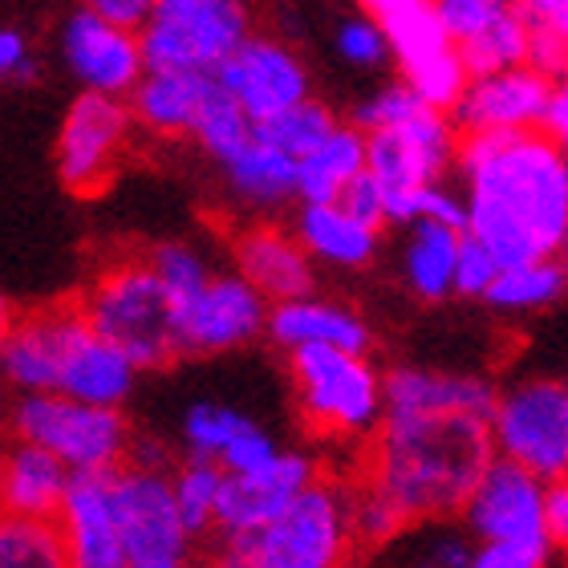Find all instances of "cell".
<instances>
[{
  "instance_id": "22",
  "label": "cell",
  "mask_w": 568,
  "mask_h": 568,
  "mask_svg": "<svg viewBox=\"0 0 568 568\" xmlns=\"http://www.w3.org/2000/svg\"><path fill=\"white\" fill-rule=\"evenodd\" d=\"M264 333L273 337V345H281L284 354L296 349H342V354H369V325L362 313L333 301V296H296L284 305L268 308Z\"/></svg>"
},
{
  "instance_id": "38",
  "label": "cell",
  "mask_w": 568,
  "mask_h": 568,
  "mask_svg": "<svg viewBox=\"0 0 568 568\" xmlns=\"http://www.w3.org/2000/svg\"><path fill=\"white\" fill-rule=\"evenodd\" d=\"M0 568H65L53 520H21L0 511Z\"/></svg>"
},
{
  "instance_id": "45",
  "label": "cell",
  "mask_w": 568,
  "mask_h": 568,
  "mask_svg": "<svg viewBox=\"0 0 568 568\" xmlns=\"http://www.w3.org/2000/svg\"><path fill=\"white\" fill-rule=\"evenodd\" d=\"M33 78V45L17 24H0V82Z\"/></svg>"
},
{
  "instance_id": "13",
  "label": "cell",
  "mask_w": 568,
  "mask_h": 568,
  "mask_svg": "<svg viewBox=\"0 0 568 568\" xmlns=\"http://www.w3.org/2000/svg\"><path fill=\"white\" fill-rule=\"evenodd\" d=\"M545 487L536 475L491 459L463 504V528L471 545H548Z\"/></svg>"
},
{
  "instance_id": "28",
  "label": "cell",
  "mask_w": 568,
  "mask_h": 568,
  "mask_svg": "<svg viewBox=\"0 0 568 568\" xmlns=\"http://www.w3.org/2000/svg\"><path fill=\"white\" fill-rule=\"evenodd\" d=\"M362 175H366V134L354 131L349 122H337V131L296 163V200L342 203V195Z\"/></svg>"
},
{
  "instance_id": "50",
  "label": "cell",
  "mask_w": 568,
  "mask_h": 568,
  "mask_svg": "<svg viewBox=\"0 0 568 568\" xmlns=\"http://www.w3.org/2000/svg\"><path fill=\"white\" fill-rule=\"evenodd\" d=\"M12 321H17V308H12V301L4 293H0V345H4V337H9Z\"/></svg>"
},
{
  "instance_id": "41",
  "label": "cell",
  "mask_w": 568,
  "mask_h": 568,
  "mask_svg": "<svg viewBox=\"0 0 568 568\" xmlns=\"http://www.w3.org/2000/svg\"><path fill=\"white\" fill-rule=\"evenodd\" d=\"M423 106L410 90H406L403 82H386V85H378L369 98H362V106H357V114H354V131H362V134H382V131H390V126H398V122H406L415 110Z\"/></svg>"
},
{
  "instance_id": "18",
  "label": "cell",
  "mask_w": 568,
  "mask_h": 568,
  "mask_svg": "<svg viewBox=\"0 0 568 568\" xmlns=\"http://www.w3.org/2000/svg\"><path fill=\"white\" fill-rule=\"evenodd\" d=\"M548 78H540L528 65L504 73H487V78H467L459 102L447 110L455 131L463 134H528L540 126L545 102L552 94Z\"/></svg>"
},
{
  "instance_id": "8",
  "label": "cell",
  "mask_w": 568,
  "mask_h": 568,
  "mask_svg": "<svg viewBox=\"0 0 568 568\" xmlns=\"http://www.w3.org/2000/svg\"><path fill=\"white\" fill-rule=\"evenodd\" d=\"M491 455L540 484H560L568 471V386L565 378H520L496 394L491 418Z\"/></svg>"
},
{
  "instance_id": "5",
  "label": "cell",
  "mask_w": 568,
  "mask_h": 568,
  "mask_svg": "<svg viewBox=\"0 0 568 568\" xmlns=\"http://www.w3.org/2000/svg\"><path fill=\"white\" fill-rule=\"evenodd\" d=\"M9 426L17 443L45 450L49 459H58L70 471V479L122 471L134 443L122 410H98L58 394L17 398L9 406Z\"/></svg>"
},
{
  "instance_id": "29",
  "label": "cell",
  "mask_w": 568,
  "mask_h": 568,
  "mask_svg": "<svg viewBox=\"0 0 568 568\" xmlns=\"http://www.w3.org/2000/svg\"><path fill=\"white\" fill-rule=\"evenodd\" d=\"M459 240H463V232H450V227L410 224L406 244H403V281L418 301L438 305V301L455 296V256H459Z\"/></svg>"
},
{
  "instance_id": "2",
  "label": "cell",
  "mask_w": 568,
  "mask_h": 568,
  "mask_svg": "<svg viewBox=\"0 0 568 568\" xmlns=\"http://www.w3.org/2000/svg\"><path fill=\"white\" fill-rule=\"evenodd\" d=\"M467 227L499 268L557 261L568 240V159L545 134H463L455 151Z\"/></svg>"
},
{
  "instance_id": "30",
  "label": "cell",
  "mask_w": 568,
  "mask_h": 568,
  "mask_svg": "<svg viewBox=\"0 0 568 568\" xmlns=\"http://www.w3.org/2000/svg\"><path fill=\"white\" fill-rule=\"evenodd\" d=\"M455 53H459L467 78H487V73H504L524 65V58H528V29H524L516 4L496 0L491 17Z\"/></svg>"
},
{
  "instance_id": "39",
  "label": "cell",
  "mask_w": 568,
  "mask_h": 568,
  "mask_svg": "<svg viewBox=\"0 0 568 568\" xmlns=\"http://www.w3.org/2000/svg\"><path fill=\"white\" fill-rule=\"evenodd\" d=\"M252 134H256V126H252V122L240 114L236 102L212 82V94L203 98L200 114H195V122H191V139L200 142L215 163H227Z\"/></svg>"
},
{
  "instance_id": "9",
  "label": "cell",
  "mask_w": 568,
  "mask_h": 568,
  "mask_svg": "<svg viewBox=\"0 0 568 568\" xmlns=\"http://www.w3.org/2000/svg\"><path fill=\"white\" fill-rule=\"evenodd\" d=\"M366 12L386 37V58L403 73L398 82L423 106L447 114L467 85V70H463L459 53L438 24L435 4H426V0H369Z\"/></svg>"
},
{
  "instance_id": "43",
  "label": "cell",
  "mask_w": 568,
  "mask_h": 568,
  "mask_svg": "<svg viewBox=\"0 0 568 568\" xmlns=\"http://www.w3.org/2000/svg\"><path fill=\"white\" fill-rule=\"evenodd\" d=\"M496 273H499V264L491 261V252H487L484 244H475L471 236H463L459 256H455V293L479 296V301H484V293L491 288Z\"/></svg>"
},
{
  "instance_id": "19",
  "label": "cell",
  "mask_w": 568,
  "mask_h": 568,
  "mask_svg": "<svg viewBox=\"0 0 568 568\" xmlns=\"http://www.w3.org/2000/svg\"><path fill=\"white\" fill-rule=\"evenodd\" d=\"M134 366L126 357L98 337L90 325L82 321L78 305H73V317L65 325V337H61V354L58 369H53V390L58 398H70V403L98 406V410H122V403L134 394Z\"/></svg>"
},
{
  "instance_id": "24",
  "label": "cell",
  "mask_w": 568,
  "mask_h": 568,
  "mask_svg": "<svg viewBox=\"0 0 568 568\" xmlns=\"http://www.w3.org/2000/svg\"><path fill=\"white\" fill-rule=\"evenodd\" d=\"M293 240L301 244L313 268L329 264V268H366L378 256L382 227L362 224L349 215L342 203H301L293 215Z\"/></svg>"
},
{
  "instance_id": "51",
  "label": "cell",
  "mask_w": 568,
  "mask_h": 568,
  "mask_svg": "<svg viewBox=\"0 0 568 568\" xmlns=\"http://www.w3.org/2000/svg\"><path fill=\"white\" fill-rule=\"evenodd\" d=\"M0 426H9V398H4V386H0Z\"/></svg>"
},
{
  "instance_id": "7",
  "label": "cell",
  "mask_w": 568,
  "mask_h": 568,
  "mask_svg": "<svg viewBox=\"0 0 568 568\" xmlns=\"http://www.w3.org/2000/svg\"><path fill=\"white\" fill-rule=\"evenodd\" d=\"M296 406L325 438H374L382 423V369L369 354L342 349H296L288 354Z\"/></svg>"
},
{
  "instance_id": "17",
  "label": "cell",
  "mask_w": 568,
  "mask_h": 568,
  "mask_svg": "<svg viewBox=\"0 0 568 568\" xmlns=\"http://www.w3.org/2000/svg\"><path fill=\"white\" fill-rule=\"evenodd\" d=\"M321 479V467L308 450H281L268 467L248 475H224L220 484V504H215V532L224 540L248 536L276 520L308 484Z\"/></svg>"
},
{
  "instance_id": "31",
  "label": "cell",
  "mask_w": 568,
  "mask_h": 568,
  "mask_svg": "<svg viewBox=\"0 0 568 568\" xmlns=\"http://www.w3.org/2000/svg\"><path fill=\"white\" fill-rule=\"evenodd\" d=\"M565 264L557 261H528V264H511V268H499L491 288L484 293L487 308L496 313H508V317H528V313H545L565 296Z\"/></svg>"
},
{
  "instance_id": "23",
  "label": "cell",
  "mask_w": 568,
  "mask_h": 568,
  "mask_svg": "<svg viewBox=\"0 0 568 568\" xmlns=\"http://www.w3.org/2000/svg\"><path fill=\"white\" fill-rule=\"evenodd\" d=\"M73 317V305H49L12 321L9 337L0 345V386L17 390V398L53 390L61 337Z\"/></svg>"
},
{
  "instance_id": "46",
  "label": "cell",
  "mask_w": 568,
  "mask_h": 568,
  "mask_svg": "<svg viewBox=\"0 0 568 568\" xmlns=\"http://www.w3.org/2000/svg\"><path fill=\"white\" fill-rule=\"evenodd\" d=\"M342 207L349 215H357L362 224L382 227V187H378V179H374V175L354 179V187L342 195Z\"/></svg>"
},
{
  "instance_id": "14",
  "label": "cell",
  "mask_w": 568,
  "mask_h": 568,
  "mask_svg": "<svg viewBox=\"0 0 568 568\" xmlns=\"http://www.w3.org/2000/svg\"><path fill=\"white\" fill-rule=\"evenodd\" d=\"M268 305L236 273H215L200 293L175 305L179 357H215L264 337Z\"/></svg>"
},
{
  "instance_id": "49",
  "label": "cell",
  "mask_w": 568,
  "mask_h": 568,
  "mask_svg": "<svg viewBox=\"0 0 568 568\" xmlns=\"http://www.w3.org/2000/svg\"><path fill=\"white\" fill-rule=\"evenodd\" d=\"M536 134H545L548 142L565 146V139H568V85L565 82L552 85V94H548V102H545V114H540Z\"/></svg>"
},
{
  "instance_id": "25",
  "label": "cell",
  "mask_w": 568,
  "mask_h": 568,
  "mask_svg": "<svg viewBox=\"0 0 568 568\" xmlns=\"http://www.w3.org/2000/svg\"><path fill=\"white\" fill-rule=\"evenodd\" d=\"M70 487V471L45 450L17 443L0 447V511L21 520H53Z\"/></svg>"
},
{
  "instance_id": "15",
  "label": "cell",
  "mask_w": 568,
  "mask_h": 568,
  "mask_svg": "<svg viewBox=\"0 0 568 568\" xmlns=\"http://www.w3.org/2000/svg\"><path fill=\"white\" fill-rule=\"evenodd\" d=\"M459 131L443 110L418 106L415 114L382 134H366V175L378 179V187L406 191L426 183H447L455 171Z\"/></svg>"
},
{
  "instance_id": "44",
  "label": "cell",
  "mask_w": 568,
  "mask_h": 568,
  "mask_svg": "<svg viewBox=\"0 0 568 568\" xmlns=\"http://www.w3.org/2000/svg\"><path fill=\"white\" fill-rule=\"evenodd\" d=\"M552 548L545 545H475L467 568H548Z\"/></svg>"
},
{
  "instance_id": "11",
  "label": "cell",
  "mask_w": 568,
  "mask_h": 568,
  "mask_svg": "<svg viewBox=\"0 0 568 568\" xmlns=\"http://www.w3.org/2000/svg\"><path fill=\"white\" fill-rule=\"evenodd\" d=\"M212 82L236 102L240 114L252 126H264L276 114H284V110L301 106L305 98H313L301 53L293 45H284L281 37L256 33V29L232 49V58L215 70Z\"/></svg>"
},
{
  "instance_id": "21",
  "label": "cell",
  "mask_w": 568,
  "mask_h": 568,
  "mask_svg": "<svg viewBox=\"0 0 568 568\" xmlns=\"http://www.w3.org/2000/svg\"><path fill=\"white\" fill-rule=\"evenodd\" d=\"M232 261H236L240 281L248 284L268 308L308 296L317 288V268L301 252L293 232L281 224H268V220L240 227L236 240H232Z\"/></svg>"
},
{
  "instance_id": "47",
  "label": "cell",
  "mask_w": 568,
  "mask_h": 568,
  "mask_svg": "<svg viewBox=\"0 0 568 568\" xmlns=\"http://www.w3.org/2000/svg\"><path fill=\"white\" fill-rule=\"evenodd\" d=\"M90 9L102 17L114 29H126V33H139L146 12H151V0H94Z\"/></svg>"
},
{
  "instance_id": "16",
  "label": "cell",
  "mask_w": 568,
  "mask_h": 568,
  "mask_svg": "<svg viewBox=\"0 0 568 568\" xmlns=\"http://www.w3.org/2000/svg\"><path fill=\"white\" fill-rule=\"evenodd\" d=\"M61 61L82 82V94L126 98L142 82V53L139 37L126 29H114L98 17L90 4L73 9L61 21Z\"/></svg>"
},
{
  "instance_id": "1",
  "label": "cell",
  "mask_w": 568,
  "mask_h": 568,
  "mask_svg": "<svg viewBox=\"0 0 568 568\" xmlns=\"http://www.w3.org/2000/svg\"><path fill=\"white\" fill-rule=\"evenodd\" d=\"M496 386L459 369L398 366L382 374V423L366 455V484L406 524L455 520L491 455L487 418Z\"/></svg>"
},
{
  "instance_id": "34",
  "label": "cell",
  "mask_w": 568,
  "mask_h": 568,
  "mask_svg": "<svg viewBox=\"0 0 568 568\" xmlns=\"http://www.w3.org/2000/svg\"><path fill=\"white\" fill-rule=\"evenodd\" d=\"M142 261H146V268L154 273V281L163 284L171 308L183 305L187 296H195L203 284L215 276L212 256L203 248H195V244H187V240H163V244H154Z\"/></svg>"
},
{
  "instance_id": "6",
  "label": "cell",
  "mask_w": 568,
  "mask_h": 568,
  "mask_svg": "<svg viewBox=\"0 0 568 568\" xmlns=\"http://www.w3.org/2000/svg\"><path fill=\"white\" fill-rule=\"evenodd\" d=\"M248 33L252 17L236 0H154L134 37L146 73L215 78Z\"/></svg>"
},
{
  "instance_id": "33",
  "label": "cell",
  "mask_w": 568,
  "mask_h": 568,
  "mask_svg": "<svg viewBox=\"0 0 568 568\" xmlns=\"http://www.w3.org/2000/svg\"><path fill=\"white\" fill-rule=\"evenodd\" d=\"M528 29V58L524 65L548 82H565L568 65V4L565 0H524L516 4Z\"/></svg>"
},
{
  "instance_id": "4",
  "label": "cell",
  "mask_w": 568,
  "mask_h": 568,
  "mask_svg": "<svg viewBox=\"0 0 568 568\" xmlns=\"http://www.w3.org/2000/svg\"><path fill=\"white\" fill-rule=\"evenodd\" d=\"M78 313L102 342L131 362L134 374L163 369L179 357L175 308L142 256L110 261L82 293Z\"/></svg>"
},
{
  "instance_id": "36",
  "label": "cell",
  "mask_w": 568,
  "mask_h": 568,
  "mask_svg": "<svg viewBox=\"0 0 568 568\" xmlns=\"http://www.w3.org/2000/svg\"><path fill=\"white\" fill-rule=\"evenodd\" d=\"M333 131H337V114H333L325 102H317V98H305L301 106L284 110L273 122L256 126V134H261L268 146H276L281 154H288L293 163H301L308 151H317Z\"/></svg>"
},
{
  "instance_id": "48",
  "label": "cell",
  "mask_w": 568,
  "mask_h": 568,
  "mask_svg": "<svg viewBox=\"0 0 568 568\" xmlns=\"http://www.w3.org/2000/svg\"><path fill=\"white\" fill-rule=\"evenodd\" d=\"M545 532L552 548L568 540V484L565 479L545 487Z\"/></svg>"
},
{
  "instance_id": "42",
  "label": "cell",
  "mask_w": 568,
  "mask_h": 568,
  "mask_svg": "<svg viewBox=\"0 0 568 568\" xmlns=\"http://www.w3.org/2000/svg\"><path fill=\"white\" fill-rule=\"evenodd\" d=\"M333 45H337L342 61H349L354 70H378V65L390 61L386 58V37H382V29L374 24V17H369L366 9L354 12V17H345V21L337 24Z\"/></svg>"
},
{
  "instance_id": "27",
  "label": "cell",
  "mask_w": 568,
  "mask_h": 568,
  "mask_svg": "<svg viewBox=\"0 0 568 568\" xmlns=\"http://www.w3.org/2000/svg\"><path fill=\"white\" fill-rule=\"evenodd\" d=\"M220 171H224L227 191L256 212H276L288 200H296V163L268 146L261 134H252L227 163H220Z\"/></svg>"
},
{
  "instance_id": "20",
  "label": "cell",
  "mask_w": 568,
  "mask_h": 568,
  "mask_svg": "<svg viewBox=\"0 0 568 568\" xmlns=\"http://www.w3.org/2000/svg\"><path fill=\"white\" fill-rule=\"evenodd\" d=\"M53 528H58L61 552H65V568H126L110 475L70 479L65 499L53 516Z\"/></svg>"
},
{
  "instance_id": "3",
  "label": "cell",
  "mask_w": 568,
  "mask_h": 568,
  "mask_svg": "<svg viewBox=\"0 0 568 568\" xmlns=\"http://www.w3.org/2000/svg\"><path fill=\"white\" fill-rule=\"evenodd\" d=\"M349 487L321 475L264 528L224 540L215 568H349Z\"/></svg>"
},
{
  "instance_id": "40",
  "label": "cell",
  "mask_w": 568,
  "mask_h": 568,
  "mask_svg": "<svg viewBox=\"0 0 568 568\" xmlns=\"http://www.w3.org/2000/svg\"><path fill=\"white\" fill-rule=\"evenodd\" d=\"M349 528H354V545L386 548L390 540H398L410 524H406L403 511L394 508L382 491L362 484V487H349Z\"/></svg>"
},
{
  "instance_id": "32",
  "label": "cell",
  "mask_w": 568,
  "mask_h": 568,
  "mask_svg": "<svg viewBox=\"0 0 568 568\" xmlns=\"http://www.w3.org/2000/svg\"><path fill=\"white\" fill-rule=\"evenodd\" d=\"M471 548V536L463 532L459 524L426 520L410 524L398 540H390L378 552L382 560H390V568H467Z\"/></svg>"
},
{
  "instance_id": "35",
  "label": "cell",
  "mask_w": 568,
  "mask_h": 568,
  "mask_svg": "<svg viewBox=\"0 0 568 568\" xmlns=\"http://www.w3.org/2000/svg\"><path fill=\"white\" fill-rule=\"evenodd\" d=\"M252 418L236 406L224 403H191L187 415H183V447H187V459L195 463H212L220 467L224 450L236 443V435L248 426Z\"/></svg>"
},
{
  "instance_id": "10",
  "label": "cell",
  "mask_w": 568,
  "mask_h": 568,
  "mask_svg": "<svg viewBox=\"0 0 568 568\" xmlns=\"http://www.w3.org/2000/svg\"><path fill=\"white\" fill-rule=\"evenodd\" d=\"M126 568H191L195 536L183 528L166 471L122 467L110 475Z\"/></svg>"
},
{
  "instance_id": "26",
  "label": "cell",
  "mask_w": 568,
  "mask_h": 568,
  "mask_svg": "<svg viewBox=\"0 0 568 568\" xmlns=\"http://www.w3.org/2000/svg\"><path fill=\"white\" fill-rule=\"evenodd\" d=\"M207 94H212V78H200V73H142V82L126 94V114L163 139L191 134V122Z\"/></svg>"
},
{
  "instance_id": "37",
  "label": "cell",
  "mask_w": 568,
  "mask_h": 568,
  "mask_svg": "<svg viewBox=\"0 0 568 568\" xmlns=\"http://www.w3.org/2000/svg\"><path fill=\"white\" fill-rule=\"evenodd\" d=\"M166 484H171V499H175V511L183 528L191 536H203L215 524V504H220V484H224V471L212 467V463H195L187 459L179 471H166Z\"/></svg>"
},
{
  "instance_id": "12",
  "label": "cell",
  "mask_w": 568,
  "mask_h": 568,
  "mask_svg": "<svg viewBox=\"0 0 568 568\" xmlns=\"http://www.w3.org/2000/svg\"><path fill=\"white\" fill-rule=\"evenodd\" d=\"M131 142L126 102L102 94H78L58 131V175L73 195H102L119 175V163Z\"/></svg>"
}]
</instances>
